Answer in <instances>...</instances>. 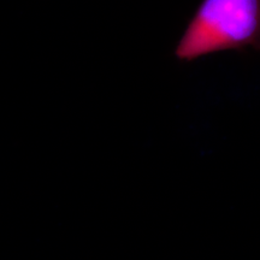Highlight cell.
Listing matches in <instances>:
<instances>
[{"mask_svg": "<svg viewBox=\"0 0 260 260\" xmlns=\"http://www.w3.org/2000/svg\"><path fill=\"white\" fill-rule=\"evenodd\" d=\"M260 51V0H201L178 41V60L223 51Z\"/></svg>", "mask_w": 260, "mask_h": 260, "instance_id": "1", "label": "cell"}]
</instances>
